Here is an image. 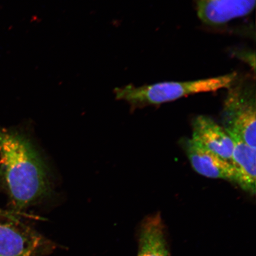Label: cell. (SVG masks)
I'll list each match as a JSON object with an SVG mask.
<instances>
[{"mask_svg":"<svg viewBox=\"0 0 256 256\" xmlns=\"http://www.w3.org/2000/svg\"><path fill=\"white\" fill-rule=\"evenodd\" d=\"M0 170L16 212L47 198L51 188L47 170L30 140L0 128Z\"/></svg>","mask_w":256,"mask_h":256,"instance_id":"obj_1","label":"cell"},{"mask_svg":"<svg viewBox=\"0 0 256 256\" xmlns=\"http://www.w3.org/2000/svg\"><path fill=\"white\" fill-rule=\"evenodd\" d=\"M238 78V74L234 72L193 81L162 82L138 87L128 85L115 89L114 94L118 100L126 102L135 110L168 103L188 96L228 88Z\"/></svg>","mask_w":256,"mask_h":256,"instance_id":"obj_2","label":"cell"},{"mask_svg":"<svg viewBox=\"0 0 256 256\" xmlns=\"http://www.w3.org/2000/svg\"><path fill=\"white\" fill-rule=\"evenodd\" d=\"M227 89L222 110L224 128L256 148L255 83L249 78H238Z\"/></svg>","mask_w":256,"mask_h":256,"instance_id":"obj_3","label":"cell"},{"mask_svg":"<svg viewBox=\"0 0 256 256\" xmlns=\"http://www.w3.org/2000/svg\"><path fill=\"white\" fill-rule=\"evenodd\" d=\"M256 0H197V14L204 24L222 26L254 10Z\"/></svg>","mask_w":256,"mask_h":256,"instance_id":"obj_4","label":"cell"},{"mask_svg":"<svg viewBox=\"0 0 256 256\" xmlns=\"http://www.w3.org/2000/svg\"><path fill=\"white\" fill-rule=\"evenodd\" d=\"M186 152L194 170L210 178L234 182L235 172L231 162L220 158L193 138L186 144Z\"/></svg>","mask_w":256,"mask_h":256,"instance_id":"obj_5","label":"cell"},{"mask_svg":"<svg viewBox=\"0 0 256 256\" xmlns=\"http://www.w3.org/2000/svg\"><path fill=\"white\" fill-rule=\"evenodd\" d=\"M192 138L210 152L232 163L234 150L232 137L210 118L200 115L195 118Z\"/></svg>","mask_w":256,"mask_h":256,"instance_id":"obj_6","label":"cell"},{"mask_svg":"<svg viewBox=\"0 0 256 256\" xmlns=\"http://www.w3.org/2000/svg\"><path fill=\"white\" fill-rule=\"evenodd\" d=\"M18 223L0 222V256H34L40 248L39 236Z\"/></svg>","mask_w":256,"mask_h":256,"instance_id":"obj_7","label":"cell"},{"mask_svg":"<svg viewBox=\"0 0 256 256\" xmlns=\"http://www.w3.org/2000/svg\"><path fill=\"white\" fill-rule=\"evenodd\" d=\"M227 132V131H226ZM234 143L232 164L234 182L249 194H256V148L249 146L236 134L227 132Z\"/></svg>","mask_w":256,"mask_h":256,"instance_id":"obj_8","label":"cell"},{"mask_svg":"<svg viewBox=\"0 0 256 256\" xmlns=\"http://www.w3.org/2000/svg\"><path fill=\"white\" fill-rule=\"evenodd\" d=\"M137 256H172L161 215L155 214L143 220L139 232Z\"/></svg>","mask_w":256,"mask_h":256,"instance_id":"obj_9","label":"cell"},{"mask_svg":"<svg viewBox=\"0 0 256 256\" xmlns=\"http://www.w3.org/2000/svg\"><path fill=\"white\" fill-rule=\"evenodd\" d=\"M239 56H238L244 60L245 62H248L250 66H252V68L255 70V56H252V54L251 52H238Z\"/></svg>","mask_w":256,"mask_h":256,"instance_id":"obj_10","label":"cell"},{"mask_svg":"<svg viewBox=\"0 0 256 256\" xmlns=\"http://www.w3.org/2000/svg\"><path fill=\"white\" fill-rule=\"evenodd\" d=\"M0 217L5 218L9 219L12 222H19L18 214L16 212H10V211L4 210L0 208Z\"/></svg>","mask_w":256,"mask_h":256,"instance_id":"obj_11","label":"cell"}]
</instances>
